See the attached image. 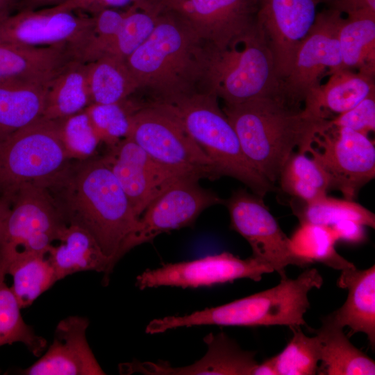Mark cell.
<instances>
[{
    "mask_svg": "<svg viewBox=\"0 0 375 375\" xmlns=\"http://www.w3.org/2000/svg\"><path fill=\"white\" fill-rule=\"evenodd\" d=\"M0 235V280L10 265L31 253H47L67 226L46 189L26 184L10 194Z\"/></svg>",
    "mask_w": 375,
    "mask_h": 375,
    "instance_id": "cell-8",
    "label": "cell"
},
{
    "mask_svg": "<svg viewBox=\"0 0 375 375\" xmlns=\"http://www.w3.org/2000/svg\"><path fill=\"white\" fill-rule=\"evenodd\" d=\"M329 75L328 81L314 89L305 100L304 109L315 117L329 119L375 93V76L347 68H340Z\"/></svg>",
    "mask_w": 375,
    "mask_h": 375,
    "instance_id": "cell-22",
    "label": "cell"
},
{
    "mask_svg": "<svg viewBox=\"0 0 375 375\" xmlns=\"http://www.w3.org/2000/svg\"><path fill=\"white\" fill-rule=\"evenodd\" d=\"M90 104L86 63L72 59L49 83L42 117L61 119L85 110Z\"/></svg>",
    "mask_w": 375,
    "mask_h": 375,
    "instance_id": "cell-27",
    "label": "cell"
},
{
    "mask_svg": "<svg viewBox=\"0 0 375 375\" xmlns=\"http://www.w3.org/2000/svg\"><path fill=\"white\" fill-rule=\"evenodd\" d=\"M59 120L62 139L70 159L90 158L101 140L85 109Z\"/></svg>",
    "mask_w": 375,
    "mask_h": 375,
    "instance_id": "cell-38",
    "label": "cell"
},
{
    "mask_svg": "<svg viewBox=\"0 0 375 375\" xmlns=\"http://www.w3.org/2000/svg\"><path fill=\"white\" fill-rule=\"evenodd\" d=\"M320 345V375H374L375 362L356 347L329 315L322 318V326L314 330Z\"/></svg>",
    "mask_w": 375,
    "mask_h": 375,
    "instance_id": "cell-26",
    "label": "cell"
},
{
    "mask_svg": "<svg viewBox=\"0 0 375 375\" xmlns=\"http://www.w3.org/2000/svg\"><path fill=\"white\" fill-rule=\"evenodd\" d=\"M337 285L348 291L343 305L328 314L338 324L350 328L349 338L364 333L375 347V265L358 269L353 264L340 271Z\"/></svg>",
    "mask_w": 375,
    "mask_h": 375,
    "instance_id": "cell-21",
    "label": "cell"
},
{
    "mask_svg": "<svg viewBox=\"0 0 375 375\" xmlns=\"http://www.w3.org/2000/svg\"><path fill=\"white\" fill-rule=\"evenodd\" d=\"M206 42L177 15L158 14L149 38L126 60L143 103L201 90Z\"/></svg>",
    "mask_w": 375,
    "mask_h": 375,
    "instance_id": "cell-2",
    "label": "cell"
},
{
    "mask_svg": "<svg viewBox=\"0 0 375 375\" xmlns=\"http://www.w3.org/2000/svg\"><path fill=\"white\" fill-rule=\"evenodd\" d=\"M292 337L285 347L274 356L277 375L317 374L320 360L317 336L306 335L300 326H290Z\"/></svg>",
    "mask_w": 375,
    "mask_h": 375,
    "instance_id": "cell-37",
    "label": "cell"
},
{
    "mask_svg": "<svg viewBox=\"0 0 375 375\" xmlns=\"http://www.w3.org/2000/svg\"><path fill=\"white\" fill-rule=\"evenodd\" d=\"M306 153H310L326 173L329 190L340 191L353 200L375 176V147L367 135L330 124L317 129Z\"/></svg>",
    "mask_w": 375,
    "mask_h": 375,
    "instance_id": "cell-9",
    "label": "cell"
},
{
    "mask_svg": "<svg viewBox=\"0 0 375 375\" xmlns=\"http://www.w3.org/2000/svg\"><path fill=\"white\" fill-rule=\"evenodd\" d=\"M88 318L69 316L56 327L53 340L35 362L23 370L26 375H103L88 342Z\"/></svg>",
    "mask_w": 375,
    "mask_h": 375,
    "instance_id": "cell-19",
    "label": "cell"
},
{
    "mask_svg": "<svg viewBox=\"0 0 375 375\" xmlns=\"http://www.w3.org/2000/svg\"><path fill=\"white\" fill-rule=\"evenodd\" d=\"M140 107L139 100L132 96L115 103H91L85 110L101 142L110 147L128 136L132 115Z\"/></svg>",
    "mask_w": 375,
    "mask_h": 375,
    "instance_id": "cell-36",
    "label": "cell"
},
{
    "mask_svg": "<svg viewBox=\"0 0 375 375\" xmlns=\"http://www.w3.org/2000/svg\"><path fill=\"white\" fill-rule=\"evenodd\" d=\"M281 190L302 202H310L327 194L329 183L322 167L306 153L292 152L278 177Z\"/></svg>",
    "mask_w": 375,
    "mask_h": 375,
    "instance_id": "cell-30",
    "label": "cell"
},
{
    "mask_svg": "<svg viewBox=\"0 0 375 375\" xmlns=\"http://www.w3.org/2000/svg\"><path fill=\"white\" fill-rule=\"evenodd\" d=\"M290 242L294 253L309 264L320 262L340 271L353 265L336 251L337 241L329 226L299 224Z\"/></svg>",
    "mask_w": 375,
    "mask_h": 375,
    "instance_id": "cell-33",
    "label": "cell"
},
{
    "mask_svg": "<svg viewBox=\"0 0 375 375\" xmlns=\"http://www.w3.org/2000/svg\"><path fill=\"white\" fill-rule=\"evenodd\" d=\"M93 26L92 16L58 6L20 10L0 21V43L45 47L63 45L76 58Z\"/></svg>",
    "mask_w": 375,
    "mask_h": 375,
    "instance_id": "cell-14",
    "label": "cell"
},
{
    "mask_svg": "<svg viewBox=\"0 0 375 375\" xmlns=\"http://www.w3.org/2000/svg\"><path fill=\"white\" fill-rule=\"evenodd\" d=\"M86 65L91 103H119L138 92V83L124 60L103 56Z\"/></svg>",
    "mask_w": 375,
    "mask_h": 375,
    "instance_id": "cell-29",
    "label": "cell"
},
{
    "mask_svg": "<svg viewBox=\"0 0 375 375\" xmlns=\"http://www.w3.org/2000/svg\"><path fill=\"white\" fill-rule=\"evenodd\" d=\"M67 225L88 232L114 265L139 217L103 157L79 160L44 186Z\"/></svg>",
    "mask_w": 375,
    "mask_h": 375,
    "instance_id": "cell-1",
    "label": "cell"
},
{
    "mask_svg": "<svg viewBox=\"0 0 375 375\" xmlns=\"http://www.w3.org/2000/svg\"><path fill=\"white\" fill-rule=\"evenodd\" d=\"M158 14L149 5L128 7L119 30L106 47L101 56H110L125 60L151 35Z\"/></svg>",
    "mask_w": 375,
    "mask_h": 375,
    "instance_id": "cell-34",
    "label": "cell"
},
{
    "mask_svg": "<svg viewBox=\"0 0 375 375\" xmlns=\"http://www.w3.org/2000/svg\"><path fill=\"white\" fill-rule=\"evenodd\" d=\"M272 272L274 270L270 266L253 256L241 259L223 252L147 269L137 277L135 285L140 290L160 286L197 288L231 283L240 278L259 281L264 274Z\"/></svg>",
    "mask_w": 375,
    "mask_h": 375,
    "instance_id": "cell-15",
    "label": "cell"
},
{
    "mask_svg": "<svg viewBox=\"0 0 375 375\" xmlns=\"http://www.w3.org/2000/svg\"><path fill=\"white\" fill-rule=\"evenodd\" d=\"M103 158L139 218L147 206L172 183L184 176H199L160 163L128 137L110 147Z\"/></svg>",
    "mask_w": 375,
    "mask_h": 375,
    "instance_id": "cell-17",
    "label": "cell"
},
{
    "mask_svg": "<svg viewBox=\"0 0 375 375\" xmlns=\"http://www.w3.org/2000/svg\"><path fill=\"white\" fill-rule=\"evenodd\" d=\"M328 8L335 10L347 17L365 12H375V0H328Z\"/></svg>",
    "mask_w": 375,
    "mask_h": 375,
    "instance_id": "cell-42",
    "label": "cell"
},
{
    "mask_svg": "<svg viewBox=\"0 0 375 375\" xmlns=\"http://www.w3.org/2000/svg\"><path fill=\"white\" fill-rule=\"evenodd\" d=\"M49 83L0 80V140L42 117Z\"/></svg>",
    "mask_w": 375,
    "mask_h": 375,
    "instance_id": "cell-25",
    "label": "cell"
},
{
    "mask_svg": "<svg viewBox=\"0 0 375 375\" xmlns=\"http://www.w3.org/2000/svg\"><path fill=\"white\" fill-rule=\"evenodd\" d=\"M186 22L204 42L226 46L255 24L256 0H176L162 7Z\"/></svg>",
    "mask_w": 375,
    "mask_h": 375,
    "instance_id": "cell-18",
    "label": "cell"
},
{
    "mask_svg": "<svg viewBox=\"0 0 375 375\" xmlns=\"http://www.w3.org/2000/svg\"><path fill=\"white\" fill-rule=\"evenodd\" d=\"M197 176H184L168 186L146 208L136 228L119 251V259L136 246L175 229L192 226L206 208L224 204V199L205 189Z\"/></svg>",
    "mask_w": 375,
    "mask_h": 375,
    "instance_id": "cell-12",
    "label": "cell"
},
{
    "mask_svg": "<svg viewBox=\"0 0 375 375\" xmlns=\"http://www.w3.org/2000/svg\"><path fill=\"white\" fill-rule=\"evenodd\" d=\"M20 309L10 288L5 280H0V347L21 342L33 354L40 356L47 347V341L25 323Z\"/></svg>",
    "mask_w": 375,
    "mask_h": 375,
    "instance_id": "cell-35",
    "label": "cell"
},
{
    "mask_svg": "<svg viewBox=\"0 0 375 375\" xmlns=\"http://www.w3.org/2000/svg\"><path fill=\"white\" fill-rule=\"evenodd\" d=\"M74 51L63 45L31 47L0 43V80L24 78L49 83Z\"/></svg>",
    "mask_w": 375,
    "mask_h": 375,
    "instance_id": "cell-23",
    "label": "cell"
},
{
    "mask_svg": "<svg viewBox=\"0 0 375 375\" xmlns=\"http://www.w3.org/2000/svg\"><path fill=\"white\" fill-rule=\"evenodd\" d=\"M332 125L346 127L368 135L375 129V93H372L349 110L331 119Z\"/></svg>",
    "mask_w": 375,
    "mask_h": 375,
    "instance_id": "cell-39",
    "label": "cell"
},
{
    "mask_svg": "<svg viewBox=\"0 0 375 375\" xmlns=\"http://www.w3.org/2000/svg\"><path fill=\"white\" fill-rule=\"evenodd\" d=\"M304 206H293L299 224L331 226L342 221L351 220L364 226L375 228V215L353 200L340 199L327 194Z\"/></svg>",
    "mask_w": 375,
    "mask_h": 375,
    "instance_id": "cell-32",
    "label": "cell"
},
{
    "mask_svg": "<svg viewBox=\"0 0 375 375\" xmlns=\"http://www.w3.org/2000/svg\"><path fill=\"white\" fill-rule=\"evenodd\" d=\"M204 341L208 346L206 354L194 364L173 367L164 362H135V372L144 374H215L252 375L258 362L256 352L244 351L224 333L209 334Z\"/></svg>",
    "mask_w": 375,
    "mask_h": 375,
    "instance_id": "cell-20",
    "label": "cell"
},
{
    "mask_svg": "<svg viewBox=\"0 0 375 375\" xmlns=\"http://www.w3.org/2000/svg\"><path fill=\"white\" fill-rule=\"evenodd\" d=\"M152 0H67L59 8L81 11L91 16L106 8L124 9L131 6L151 5Z\"/></svg>",
    "mask_w": 375,
    "mask_h": 375,
    "instance_id": "cell-40",
    "label": "cell"
},
{
    "mask_svg": "<svg viewBox=\"0 0 375 375\" xmlns=\"http://www.w3.org/2000/svg\"><path fill=\"white\" fill-rule=\"evenodd\" d=\"M329 227L336 241L343 240L357 243L365 238V226L353 221H342Z\"/></svg>",
    "mask_w": 375,
    "mask_h": 375,
    "instance_id": "cell-41",
    "label": "cell"
},
{
    "mask_svg": "<svg viewBox=\"0 0 375 375\" xmlns=\"http://www.w3.org/2000/svg\"><path fill=\"white\" fill-rule=\"evenodd\" d=\"M178 122L212 162L217 178L230 176L261 197L276 190L243 153L238 136L212 92L199 90L147 103Z\"/></svg>",
    "mask_w": 375,
    "mask_h": 375,
    "instance_id": "cell-5",
    "label": "cell"
},
{
    "mask_svg": "<svg viewBox=\"0 0 375 375\" xmlns=\"http://www.w3.org/2000/svg\"><path fill=\"white\" fill-rule=\"evenodd\" d=\"M67 0H22L18 10H38L44 8L57 6Z\"/></svg>",
    "mask_w": 375,
    "mask_h": 375,
    "instance_id": "cell-43",
    "label": "cell"
},
{
    "mask_svg": "<svg viewBox=\"0 0 375 375\" xmlns=\"http://www.w3.org/2000/svg\"><path fill=\"white\" fill-rule=\"evenodd\" d=\"M323 278L315 268H308L296 278H281L269 289L216 307L183 316H168L151 321L149 334L162 333L180 327L201 325L260 326H305L310 308L308 293L319 289Z\"/></svg>",
    "mask_w": 375,
    "mask_h": 375,
    "instance_id": "cell-4",
    "label": "cell"
},
{
    "mask_svg": "<svg viewBox=\"0 0 375 375\" xmlns=\"http://www.w3.org/2000/svg\"><path fill=\"white\" fill-rule=\"evenodd\" d=\"M10 206V197L8 194L0 195V235L6 217Z\"/></svg>",
    "mask_w": 375,
    "mask_h": 375,
    "instance_id": "cell-46",
    "label": "cell"
},
{
    "mask_svg": "<svg viewBox=\"0 0 375 375\" xmlns=\"http://www.w3.org/2000/svg\"><path fill=\"white\" fill-rule=\"evenodd\" d=\"M58 241L59 244L51 245L47 253L58 281L76 272L95 271L103 273L104 280L108 281L115 265L88 232L67 225Z\"/></svg>",
    "mask_w": 375,
    "mask_h": 375,
    "instance_id": "cell-24",
    "label": "cell"
},
{
    "mask_svg": "<svg viewBox=\"0 0 375 375\" xmlns=\"http://www.w3.org/2000/svg\"><path fill=\"white\" fill-rule=\"evenodd\" d=\"M127 137L167 167L201 178H217L206 153L178 122L156 107L142 105L134 112Z\"/></svg>",
    "mask_w": 375,
    "mask_h": 375,
    "instance_id": "cell-11",
    "label": "cell"
},
{
    "mask_svg": "<svg viewBox=\"0 0 375 375\" xmlns=\"http://www.w3.org/2000/svg\"><path fill=\"white\" fill-rule=\"evenodd\" d=\"M338 11L319 12L300 44L288 74L279 81L278 99L303 108L308 94L321 83L322 76L342 68L338 35L342 21Z\"/></svg>",
    "mask_w": 375,
    "mask_h": 375,
    "instance_id": "cell-10",
    "label": "cell"
},
{
    "mask_svg": "<svg viewBox=\"0 0 375 375\" xmlns=\"http://www.w3.org/2000/svg\"><path fill=\"white\" fill-rule=\"evenodd\" d=\"M278 84L273 55L256 23L224 47L206 42L201 89L224 104L278 99Z\"/></svg>",
    "mask_w": 375,
    "mask_h": 375,
    "instance_id": "cell-6",
    "label": "cell"
},
{
    "mask_svg": "<svg viewBox=\"0 0 375 375\" xmlns=\"http://www.w3.org/2000/svg\"><path fill=\"white\" fill-rule=\"evenodd\" d=\"M222 110L245 157L273 184L294 149L306 153L325 120L313 116L304 107H294L271 97L224 104Z\"/></svg>",
    "mask_w": 375,
    "mask_h": 375,
    "instance_id": "cell-3",
    "label": "cell"
},
{
    "mask_svg": "<svg viewBox=\"0 0 375 375\" xmlns=\"http://www.w3.org/2000/svg\"><path fill=\"white\" fill-rule=\"evenodd\" d=\"M176 0H152L151 5L154 7L156 10L159 12L162 7Z\"/></svg>",
    "mask_w": 375,
    "mask_h": 375,
    "instance_id": "cell-47",
    "label": "cell"
},
{
    "mask_svg": "<svg viewBox=\"0 0 375 375\" xmlns=\"http://www.w3.org/2000/svg\"><path fill=\"white\" fill-rule=\"evenodd\" d=\"M69 160L60 120L38 119L0 140V195L26 184L46 185Z\"/></svg>",
    "mask_w": 375,
    "mask_h": 375,
    "instance_id": "cell-7",
    "label": "cell"
},
{
    "mask_svg": "<svg viewBox=\"0 0 375 375\" xmlns=\"http://www.w3.org/2000/svg\"><path fill=\"white\" fill-rule=\"evenodd\" d=\"M328 0H256L255 23L274 58L279 81L290 72L298 48Z\"/></svg>",
    "mask_w": 375,
    "mask_h": 375,
    "instance_id": "cell-16",
    "label": "cell"
},
{
    "mask_svg": "<svg viewBox=\"0 0 375 375\" xmlns=\"http://www.w3.org/2000/svg\"><path fill=\"white\" fill-rule=\"evenodd\" d=\"M22 0H0V21L12 15L15 9H18Z\"/></svg>",
    "mask_w": 375,
    "mask_h": 375,
    "instance_id": "cell-45",
    "label": "cell"
},
{
    "mask_svg": "<svg viewBox=\"0 0 375 375\" xmlns=\"http://www.w3.org/2000/svg\"><path fill=\"white\" fill-rule=\"evenodd\" d=\"M252 375H277L274 356L267 359L255 367Z\"/></svg>",
    "mask_w": 375,
    "mask_h": 375,
    "instance_id": "cell-44",
    "label": "cell"
},
{
    "mask_svg": "<svg viewBox=\"0 0 375 375\" xmlns=\"http://www.w3.org/2000/svg\"><path fill=\"white\" fill-rule=\"evenodd\" d=\"M338 39L342 68L375 76V12L343 18Z\"/></svg>",
    "mask_w": 375,
    "mask_h": 375,
    "instance_id": "cell-28",
    "label": "cell"
},
{
    "mask_svg": "<svg viewBox=\"0 0 375 375\" xmlns=\"http://www.w3.org/2000/svg\"><path fill=\"white\" fill-rule=\"evenodd\" d=\"M224 204L230 215V228L248 242L252 256L270 266L281 278L287 277L285 269L289 265L307 267L310 265L294 253L290 238L269 212L263 197L240 189Z\"/></svg>",
    "mask_w": 375,
    "mask_h": 375,
    "instance_id": "cell-13",
    "label": "cell"
},
{
    "mask_svg": "<svg viewBox=\"0 0 375 375\" xmlns=\"http://www.w3.org/2000/svg\"><path fill=\"white\" fill-rule=\"evenodd\" d=\"M10 287L21 308L31 306L58 280L47 253H31L15 260L9 267Z\"/></svg>",
    "mask_w": 375,
    "mask_h": 375,
    "instance_id": "cell-31",
    "label": "cell"
}]
</instances>
